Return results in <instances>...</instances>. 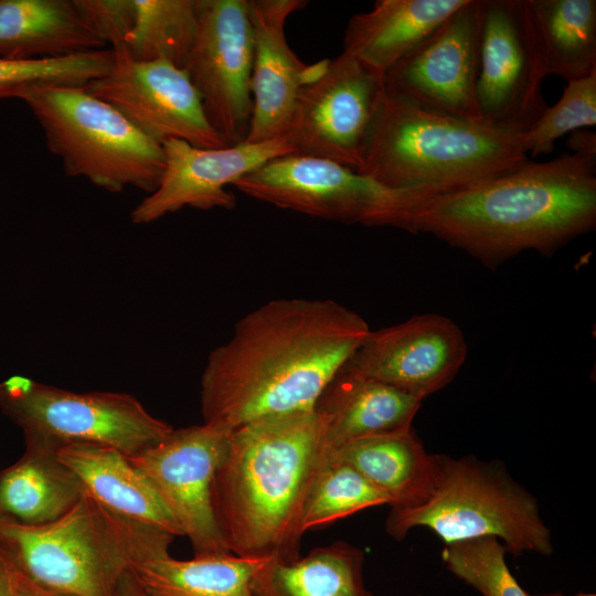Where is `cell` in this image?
Returning a JSON list of instances; mask_svg holds the SVG:
<instances>
[{
    "label": "cell",
    "mask_w": 596,
    "mask_h": 596,
    "mask_svg": "<svg viewBox=\"0 0 596 596\" xmlns=\"http://www.w3.org/2000/svg\"><path fill=\"white\" fill-rule=\"evenodd\" d=\"M370 328L331 299L270 300L243 316L201 376L204 423H246L313 409Z\"/></svg>",
    "instance_id": "obj_1"
},
{
    "label": "cell",
    "mask_w": 596,
    "mask_h": 596,
    "mask_svg": "<svg viewBox=\"0 0 596 596\" xmlns=\"http://www.w3.org/2000/svg\"><path fill=\"white\" fill-rule=\"evenodd\" d=\"M596 225V155L562 153L469 189L432 196L414 211L424 232L488 266L534 249L550 254Z\"/></svg>",
    "instance_id": "obj_2"
},
{
    "label": "cell",
    "mask_w": 596,
    "mask_h": 596,
    "mask_svg": "<svg viewBox=\"0 0 596 596\" xmlns=\"http://www.w3.org/2000/svg\"><path fill=\"white\" fill-rule=\"evenodd\" d=\"M331 448L315 409L231 429L213 482V507L230 553L279 563L300 557L301 519Z\"/></svg>",
    "instance_id": "obj_3"
},
{
    "label": "cell",
    "mask_w": 596,
    "mask_h": 596,
    "mask_svg": "<svg viewBox=\"0 0 596 596\" xmlns=\"http://www.w3.org/2000/svg\"><path fill=\"white\" fill-rule=\"evenodd\" d=\"M526 155L522 134L428 111L384 92L356 171L436 196L509 173Z\"/></svg>",
    "instance_id": "obj_4"
},
{
    "label": "cell",
    "mask_w": 596,
    "mask_h": 596,
    "mask_svg": "<svg viewBox=\"0 0 596 596\" xmlns=\"http://www.w3.org/2000/svg\"><path fill=\"white\" fill-rule=\"evenodd\" d=\"M173 535L85 496L42 525L0 518V553L33 583L66 596H114L137 564L169 553Z\"/></svg>",
    "instance_id": "obj_5"
},
{
    "label": "cell",
    "mask_w": 596,
    "mask_h": 596,
    "mask_svg": "<svg viewBox=\"0 0 596 596\" xmlns=\"http://www.w3.org/2000/svg\"><path fill=\"white\" fill-rule=\"evenodd\" d=\"M415 528H426L444 543L494 538L515 556L553 552L551 531L536 499L496 462L471 456L438 455L434 488L422 503L391 508L385 530L403 540Z\"/></svg>",
    "instance_id": "obj_6"
},
{
    "label": "cell",
    "mask_w": 596,
    "mask_h": 596,
    "mask_svg": "<svg viewBox=\"0 0 596 596\" xmlns=\"http://www.w3.org/2000/svg\"><path fill=\"white\" fill-rule=\"evenodd\" d=\"M12 97L29 106L66 175L110 192L157 189L164 170L162 146L84 87L29 85Z\"/></svg>",
    "instance_id": "obj_7"
},
{
    "label": "cell",
    "mask_w": 596,
    "mask_h": 596,
    "mask_svg": "<svg viewBox=\"0 0 596 596\" xmlns=\"http://www.w3.org/2000/svg\"><path fill=\"white\" fill-rule=\"evenodd\" d=\"M0 408L22 428L25 443L57 450L71 444H87L131 457L158 444L173 429L132 395L76 393L19 375L0 383Z\"/></svg>",
    "instance_id": "obj_8"
},
{
    "label": "cell",
    "mask_w": 596,
    "mask_h": 596,
    "mask_svg": "<svg viewBox=\"0 0 596 596\" xmlns=\"http://www.w3.org/2000/svg\"><path fill=\"white\" fill-rule=\"evenodd\" d=\"M240 192L313 217L412 233L415 209L433 195L386 187L332 161L290 153L232 184Z\"/></svg>",
    "instance_id": "obj_9"
},
{
    "label": "cell",
    "mask_w": 596,
    "mask_h": 596,
    "mask_svg": "<svg viewBox=\"0 0 596 596\" xmlns=\"http://www.w3.org/2000/svg\"><path fill=\"white\" fill-rule=\"evenodd\" d=\"M542 43L528 0H481L477 100L481 121L524 134L547 108Z\"/></svg>",
    "instance_id": "obj_10"
},
{
    "label": "cell",
    "mask_w": 596,
    "mask_h": 596,
    "mask_svg": "<svg viewBox=\"0 0 596 596\" xmlns=\"http://www.w3.org/2000/svg\"><path fill=\"white\" fill-rule=\"evenodd\" d=\"M384 92L383 75L342 52L300 88L283 137L297 155L356 171Z\"/></svg>",
    "instance_id": "obj_11"
},
{
    "label": "cell",
    "mask_w": 596,
    "mask_h": 596,
    "mask_svg": "<svg viewBox=\"0 0 596 596\" xmlns=\"http://www.w3.org/2000/svg\"><path fill=\"white\" fill-rule=\"evenodd\" d=\"M253 33L248 0H198V29L184 71L211 126L230 146L252 118Z\"/></svg>",
    "instance_id": "obj_12"
},
{
    "label": "cell",
    "mask_w": 596,
    "mask_h": 596,
    "mask_svg": "<svg viewBox=\"0 0 596 596\" xmlns=\"http://www.w3.org/2000/svg\"><path fill=\"white\" fill-rule=\"evenodd\" d=\"M113 51V63L84 88L121 114L159 145L183 140L199 148L230 146L209 123L187 72L164 61H137L126 47Z\"/></svg>",
    "instance_id": "obj_13"
},
{
    "label": "cell",
    "mask_w": 596,
    "mask_h": 596,
    "mask_svg": "<svg viewBox=\"0 0 596 596\" xmlns=\"http://www.w3.org/2000/svg\"><path fill=\"white\" fill-rule=\"evenodd\" d=\"M481 0H467L384 75L385 92L439 115L481 121Z\"/></svg>",
    "instance_id": "obj_14"
},
{
    "label": "cell",
    "mask_w": 596,
    "mask_h": 596,
    "mask_svg": "<svg viewBox=\"0 0 596 596\" xmlns=\"http://www.w3.org/2000/svg\"><path fill=\"white\" fill-rule=\"evenodd\" d=\"M230 432L204 422L173 428L158 444L129 457L189 539L194 555L230 553L213 507L214 477Z\"/></svg>",
    "instance_id": "obj_15"
},
{
    "label": "cell",
    "mask_w": 596,
    "mask_h": 596,
    "mask_svg": "<svg viewBox=\"0 0 596 596\" xmlns=\"http://www.w3.org/2000/svg\"><path fill=\"white\" fill-rule=\"evenodd\" d=\"M466 356L459 327L445 316L425 313L370 330L342 369L423 402L453 381Z\"/></svg>",
    "instance_id": "obj_16"
},
{
    "label": "cell",
    "mask_w": 596,
    "mask_h": 596,
    "mask_svg": "<svg viewBox=\"0 0 596 596\" xmlns=\"http://www.w3.org/2000/svg\"><path fill=\"white\" fill-rule=\"evenodd\" d=\"M164 170L157 189L131 212L135 224H147L184 206L200 210L226 209L236 204L226 189L268 161L295 153L284 137L242 142L223 148H199L183 140L162 145Z\"/></svg>",
    "instance_id": "obj_17"
},
{
    "label": "cell",
    "mask_w": 596,
    "mask_h": 596,
    "mask_svg": "<svg viewBox=\"0 0 596 596\" xmlns=\"http://www.w3.org/2000/svg\"><path fill=\"white\" fill-rule=\"evenodd\" d=\"M307 4L306 0H248L253 109L244 142L283 137L300 88L321 74L320 63L304 64L285 35L289 15Z\"/></svg>",
    "instance_id": "obj_18"
},
{
    "label": "cell",
    "mask_w": 596,
    "mask_h": 596,
    "mask_svg": "<svg viewBox=\"0 0 596 596\" xmlns=\"http://www.w3.org/2000/svg\"><path fill=\"white\" fill-rule=\"evenodd\" d=\"M421 405L393 386L341 369L313 409L333 449L354 439L412 427Z\"/></svg>",
    "instance_id": "obj_19"
},
{
    "label": "cell",
    "mask_w": 596,
    "mask_h": 596,
    "mask_svg": "<svg viewBox=\"0 0 596 596\" xmlns=\"http://www.w3.org/2000/svg\"><path fill=\"white\" fill-rule=\"evenodd\" d=\"M467 0H379L351 17L343 53L384 75Z\"/></svg>",
    "instance_id": "obj_20"
},
{
    "label": "cell",
    "mask_w": 596,
    "mask_h": 596,
    "mask_svg": "<svg viewBox=\"0 0 596 596\" xmlns=\"http://www.w3.org/2000/svg\"><path fill=\"white\" fill-rule=\"evenodd\" d=\"M57 458L76 473L86 493L108 510L174 538L182 536L155 488L124 453L71 444L57 450Z\"/></svg>",
    "instance_id": "obj_21"
},
{
    "label": "cell",
    "mask_w": 596,
    "mask_h": 596,
    "mask_svg": "<svg viewBox=\"0 0 596 596\" xmlns=\"http://www.w3.org/2000/svg\"><path fill=\"white\" fill-rule=\"evenodd\" d=\"M331 454L383 491L391 508L424 502L435 485L438 455L425 450L413 427L354 439Z\"/></svg>",
    "instance_id": "obj_22"
},
{
    "label": "cell",
    "mask_w": 596,
    "mask_h": 596,
    "mask_svg": "<svg viewBox=\"0 0 596 596\" xmlns=\"http://www.w3.org/2000/svg\"><path fill=\"white\" fill-rule=\"evenodd\" d=\"M86 491L49 445L25 443L23 456L0 471V518L42 525L67 513Z\"/></svg>",
    "instance_id": "obj_23"
},
{
    "label": "cell",
    "mask_w": 596,
    "mask_h": 596,
    "mask_svg": "<svg viewBox=\"0 0 596 596\" xmlns=\"http://www.w3.org/2000/svg\"><path fill=\"white\" fill-rule=\"evenodd\" d=\"M106 46L73 0H0V57H58Z\"/></svg>",
    "instance_id": "obj_24"
},
{
    "label": "cell",
    "mask_w": 596,
    "mask_h": 596,
    "mask_svg": "<svg viewBox=\"0 0 596 596\" xmlns=\"http://www.w3.org/2000/svg\"><path fill=\"white\" fill-rule=\"evenodd\" d=\"M363 563L361 549L338 541L294 562L265 561L254 589L256 596H374L364 585Z\"/></svg>",
    "instance_id": "obj_25"
},
{
    "label": "cell",
    "mask_w": 596,
    "mask_h": 596,
    "mask_svg": "<svg viewBox=\"0 0 596 596\" xmlns=\"http://www.w3.org/2000/svg\"><path fill=\"white\" fill-rule=\"evenodd\" d=\"M264 562L231 553L191 560L167 553L137 564L132 572L149 596H256L254 581Z\"/></svg>",
    "instance_id": "obj_26"
},
{
    "label": "cell",
    "mask_w": 596,
    "mask_h": 596,
    "mask_svg": "<svg viewBox=\"0 0 596 596\" xmlns=\"http://www.w3.org/2000/svg\"><path fill=\"white\" fill-rule=\"evenodd\" d=\"M546 75L567 82L596 72V1L528 0Z\"/></svg>",
    "instance_id": "obj_27"
},
{
    "label": "cell",
    "mask_w": 596,
    "mask_h": 596,
    "mask_svg": "<svg viewBox=\"0 0 596 596\" xmlns=\"http://www.w3.org/2000/svg\"><path fill=\"white\" fill-rule=\"evenodd\" d=\"M125 47L137 61H164L184 70L198 29V0H132Z\"/></svg>",
    "instance_id": "obj_28"
},
{
    "label": "cell",
    "mask_w": 596,
    "mask_h": 596,
    "mask_svg": "<svg viewBox=\"0 0 596 596\" xmlns=\"http://www.w3.org/2000/svg\"><path fill=\"white\" fill-rule=\"evenodd\" d=\"M391 504L390 498L350 465L330 453L306 500L301 529L329 525L364 509Z\"/></svg>",
    "instance_id": "obj_29"
},
{
    "label": "cell",
    "mask_w": 596,
    "mask_h": 596,
    "mask_svg": "<svg viewBox=\"0 0 596 596\" xmlns=\"http://www.w3.org/2000/svg\"><path fill=\"white\" fill-rule=\"evenodd\" d=\"M110 49L46 58L0 57V92L12 97L29 85L84 87L107 74Z\"/></svg>",
    "instance_id": "obj_30"
},
{
    "label": "cell",
    "mask_w": 596,
    "mask_h": 596,
    "mask_svg": "<svg viewBox=\"0 0 596 596\" xmlns=\"http://www.w3.org/2000/svg\"><path fill=\"white\" fill-rule=\"evenodd\" d=\"M441 560L456 577L481 596H531L520 586L505 561V549L494 538L446 544Z\"/></svg>",
    "instance_id": "obj_31"
},
{
    "label": "cell",
    "mask_w": 596,
    "mask_h": 596,
    "mask_svg": "<svg viewBox=\"0 0 596 596\" xmlns=\"http://www.w3.org/2000/svg\"><path fill=\"white\" fill-rule=\"evenodd\" d=\"M596 124V72L567 82L562 97L547 106L539 120L523 134L525 150L532 157L550 153L566 132Z\"/></svg>",
    "instance_id": "obj_32"
},
{
    "label": "cell",
    "mask_w": 596,
    "mask_h": 596,
    "mask_svg": "<svg viewBox=\"0 0 596 596\" xmlns=\"http://www.w3.org/2000/svg\"><path fill=\"white\" fill-rule=\"evenodd\" d=\"M76 10L88 28L110 50L125 46L132 26V0H73Z\"/></svg>",
    "instance_id": "obj_33"
},
{
    "label": "cell",
    "mask_w": 596,
    "mask_h": 596,
    "mask_svg": "<svg viewBox=\"0 0 596 596\" xmlns=\"http://www.w3.org/2000/svg\"><path fill=\"white\" fill-rule=\"evenodd\" d=\"M4 560L8 564L10 581L15 596H66L33 583L14 568L6 557Z\"/></svg>",
    "instance_id": "obj_34"
},
{
    "label": "cell",
    "mask_w": 596,
    "mask_h": 596,
    "mask_svg": "<svg viewBox=\"0 0 596 596\" xmlns=\"http://www.w3.org/2000/svg\"><path fill=\"white\" fill-rule=\"evenodd\" d=\"M595 132L584 129L573 131L568 139V147L573 152L596 155V137Z\"/></svg>",
    "instance_id": "obj_35"
},
{
    "label": "cell",
    "mask_w": 596,
    "mask_h": 596,
    "mask_svg": "<svg viewBox=\"0 0 596 596\" xmlns=\"http://www.w3.org/2000/svg\"><path fill=\"white\" fill-rule=\"evenodd\" d=\"M114 596H149L139 583L132 570L120 578Z\"/></svg>",
    "instance_id": "obj_36"
},
{
    "label": "cell",
    "mask_w": 596,
    "mask_h": 596,
    "mask_svg": "<svg viewBox=\"0 0 596 596\" xmlns=\"http://www.w3.org/2000/svg\"><path fill=\"white\" fill-rule=\"evenodd\" d=\"M0 596H15L8 570V564L0 553Z\"/></svg>",
    "instance_id": "obj_37"
},
{
    "label": "cell",
    "mask_w": 596,
    "mask_h": 596,
    "mask_svg": "<svg viewBox=\"0 0 596 596\" xmlns=\"http://www.w3.org/2000/svg\"><path fill=\"white\" fill-rule=\"evenodd\" d=\"M531 596H564V595H561V594H547V595H531ZM573 596H596L594 593H585V592H581V593H577Z\"/></svg>",
    "instance_id": "obj_38"
},
{
    "label": "cell",
    "mask_w": 596,
    "mask_h": 596,
    "mask_svg": "<svg viewBox=\"0 0 596 596\" xmlns=\"http://www.w3.org/2000/svg\"><path fill=\"white\" fill-rule=\"evenodd\" d=\"M1 98H8V95L6 93H3V92H0V99Z\"/></svg>",
    "instance_id": "obj_39"
}]
</instances>
